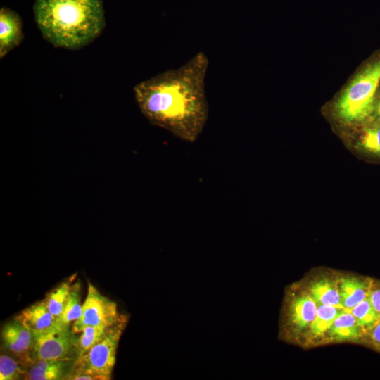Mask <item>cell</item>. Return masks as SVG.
I'll use <instances>...</instances> for the list:
<instances>
[{
	"label": "cell",
	"mask_w": 380,
	"mask_h": 380,
	"mask_svg": "<svg viewBox=\"0 0 380 380\" xmlns=\"http://www.w3.org/2000/svg\"><path fill=\"white\" fill-rule=\"evenodd\" d=\"M209 61L198 52L178 68L137 83L133 92L137 106L153 125L193 143L208 118L205 79Z\"/></svg>",
	"instance_id": "6da1fadb"
},
{
	"label": "cell",
	"mask_w": 380,
	"mask_h": 380,
	"mask_svg": "<svg viewBox=\"0 0 380 380\" xmlns=\"http://www.w3.org/2000/svg\"><path fill=\"white\" fill-rule=\"evenodd\" d=\"M33 11L43 37L55 47L81 49L106 25L102 0H35Z\"/></svg>",
	"instance_id": "7a4b0ae2"
},
{
	"label": "cell",
	"mask_w": 380,
	"mask_h": 380,
	"mask_svg": "<svg viewBox=\"0 0 380 380\" xmlns=\"http://www.w3.org/2000/svg\"><path fill=\"white\" fill-rule=\"evenodd\" d=\"M127 322V318L112 327L103 338L77 357L65 379H110L117 347Z\"/></svg>",
	"instance_id": "3957f363"
},
{
	"label": "cell",
	"mask_w": 380,
	"mask_h": 380,
	"mask_svg": "<svg viewBox=\"0 0 380 380\" xmlns=\"http://www.w3.org/2000/svg\"><path fill=\"white\" fill-rule=\"evenodd\" d=\"M380 82V60L365 68L344 90L337 103L338 115L348 122L359 121L374 110Z\"/></svg>",
	"instance_id": "277c9868"
},
{
	"label": "cell",
	"mask_w": 380,
	"mask_h": 380,
	"mask_svg": "<svg viewBox=\"0 0 380 380\" xmlns=\"http://www.w3.org/2000/svg\"><path fill=\"white\" fill-rule=\"evenodd\" d=\"M34 334L32 352L33 361L37 360L75 361L77 354L75 336L70 327L57 324L53 328Z\"/></svg>",
	"instance_id": "5b68a950"
},
{
	"label": "cell",
	"mask_w": 380,
	"mask_h": 380,
	"mask_svg": "<svg viewBox=\"0 0 380 380\" xmlns=\"http://www.w3.org/2000/svg\"><path fill=\"white\" fill-rule=\"evenodd\" d=\"M80 318L72 324V331L79 333L86 326L110 327L127 318L119 313L117 304L88 282L86 298Z\"/></svg>",
	"instance_id": "8992f818"
},
{
	"label": "cell",
	"mask_w": 380,
	"mask_h": 380,
	"mask_svg": "<svg viewBox=\"0 0 380 380\" xmlns=\"http://www.w3.org/2000/svg\"><path fill=\"white\" fill-rule=\"evenodd\" d=\"M1 338L4 347L18 357L23 367H27L33 362L34 334L18 320L15 319L4 326Z\"/></svg>",
	"instance_id": "52a82bcc"
},
{
	"label": "cell",
	"mask_w": 380,
	"mask_h": 380,
	"mask_svg": "<svg viewBox=\"0 0 380 380\" xmlns=\"http://www.w3.org/2000/svg\"><path fill=\"white\" fill-rule=\"evenodd\" d=\"M23 37L20 16L11 9L2 7L0 10V58L17 47Z\"/></svg>",
	"instance_id": "ba28073f"
},
{
	"label": "cell",
	"mask_w": 380,
	"mask_h": 380,
	"mask_svg": "<svg viewBox=\"0 0 380 380\" xmlns=\"http://www.w3.org/2000/svg\"><path fill=\"white\" fill-rule=\"evenodd\" d=\"M33 334L48 331L59 324L44 300L23 310L15 318Z\"/></svg>",
	"instance_id": "9c48e42d"
},
{
	"label": "cell",
	"mask_w": 380,
	"mask_h": 380,
	"mask_svg": "<svg viewBox=\"0 0 380 380\" xmlns=\"http://www.w3.org/2000/svg\"><path fill=\"white\" fill-rule=\"evenodd\" d=\"M74 361L37 360L25 370L24 379L27 380L65 379Z\"/></svg>",
	"instance_id": "30bf717a"
},
{
	"label": "cell",
	"mask_w": 380,
	"mask_h": 380,
	"mask_svg": "<svg viewBox=\"0 0 380 380\" xmlns=\"http://www.w3.org/2000/svg\"><path fill=\"white\" fill-rule=\"evenodd\" d=\"M318 304L310 293L296 296L290 303L289 321L298 331L310 328L317 314Z\"/></svg>",
	"instance_id": "8fae6325"
},
{
	"label": "cell",
	"mask_w": 380,
	"mask_h": 380,
	"mask_svg": "<svg viewBox=\"0 0 380 380\" xmlns=\"http://www.w3.org/2000/svg\"><path fill=\"white\" fill-rule=\"evenodd\" d=\"M337 284L341 303L348 310L367 298L372 291L370 281L357 277L343 278Z\"/></svg>",
	"instance_id": "7c38bea8"
},
{
	"label": "cell",
	"mask_w": 380,
	"mask_h": 380,
	"mask_svg": "<svg viewBox=\"0 0 380 380\" xmlns=\"http://www.w3.org/2000/svg\"><path fill=\"white\" fill-rule=\"evenodd\" d=\"M362 331L350 310H345L336 318L327 334L331 339L348 341L358 338Z\"/></svg>",
	"instance_id": "4fadbf2b"
},
{
	"label": "cell",
	"mask_w": 380,
	"mask_h": 380,
	"mask_svg": "<svg viewBox=\"0 0 380 380\" xmlns=\"http://www.w3.org/2000/svg\"><path fill=\"white\" fill-rule=\"evenodd\" d=\"M309 292L317 304L329 305L346 310L341 303L337 283L327 279L319 280L312 284Z\"/></svg>",
	"instance_id": "5bb4252c"
},
{
	"label": "cell",
	"mask_w": 380,
	"mask_h": 380,
	"mask_svg": "<svg viewBox=\"0 0 380 380\" xmlns=\"http://www.w3.org/2000/svg\"><path fill=\"white\" fill-rule=\"evenodd\" d=\"M345 310H348L318 304L316 316L309 328L310 334L317 338L327 334L336 318Z\"/></svg>",
	"instance_id": "9a60e30c"
},
{
	"label": "cell",
	"mask_w": 380,
	"mask_h": 380,
	"mask_svg": "<svg viewBox=\"0 0 380 380\" xmlns=\"http://www.w3.org/2000/svg\"><path fill=\"white\" fill-rule=\"evenodd\" d=\"M71 281H63L46 293L43 299L51 314L58 319L65 309L72 285Z\"/></svg>",
	"instance_id": "2e32d148"
},
{
	"label": "cell",
	"mask_w": 380,
	"mask_h": 380,
	"mask_svg": "<svg viewBox=\"0 0 380 380\" xmlns=\"http://www.w3.org/2000/svg\"><path fill=\"white\" fill-rule=\"evenodd\" d=\"M80 282L72 285L71 290L63 312V314L58 319L59 324L70 327V324L77 321L82 314V304L81 303Z\"/></svg>",
	"instance_id": "e0dca14e"
},
{
	"label": "cell",
	"mask_w": 380,
	"mask_h": 380,
	"mask_svg": "<svg viewBox=\"0 0 380 380\" xmlns=\"http://www.w3.org/2000/svg\"><path fill=\"white\" fill-rule=\"evenodd\" d=\"M111 327L86 326L82 328L79 332L80 336L77 338L75 337V341L77 357L82 355L94 344L103 338Z\"/></svg>",
	"instance_id": "ac0fdd59"
},
{
	"label": "cell",
	"mask_w": 380,
	"mask_h": 380,
	"mask_svg": "<svg viewBox=\"0 0 380 380\" xmlns=\"http://www.w3.org/2000/svg\"><path fill=\"white\" fill-rule=\"evenodd\" d=\"M350 312L363 330H370L380 320V315L374 309L369 298L354 306Z\"/></svg>",
	"instance_id": "d6986e66"
},
{
	"label": "cell",
	"mask_w": 380,
	"mask_h": 380,
	"mask_svg": "<svg viewBox=\"0 0 380 380\" xmlns=\"http://www.w3.org/2000/svg\"><path fill=\"white\" fill-rule=\"evenodd\" d=\"M25 369L20 362L13 357L1 355L0 356V379L15 380L18 379L21 375H24Z\"/></svg>",
	"instance_id": "ffe728a7"
},
{
	"label": "cell",
	"mask_w": 380,
	"mask_h": 380,
	"mask_svg": "<svg viewBox=\"0 0 380 380\" xmlns=\"http://www.w3.org/2000/svg\"><path fill=\"white\" fill-rule=\"evenodd\" d=\"M361 144L367 151L380 153V127L367 129L361 138Z\"/></svg>",
	"instance_id": "44dd1931"
},
{
	"label": "cell",
	"mask_w": 380,
	"mask_h": 380,
	"mask_svg": "<svg viewBox=\"0 0 380 380\" xmlns=\"http://www.w3.org/2000/svg\"><path fill=\"white\" fill-rule=\"evenodd\" d=\"M368 298L374 309L380 315V288L371 291Z\"/></svg>",
	"instance_id": "7402d4cb"
},
{
	"label": "cell",
	"mask_w": 380,
	"mask_h": 380,
	"mask_svg": "<svg viewBox=\"0 0 380 380\" xmlns=\"http://www.w3.org/2000/svg\"><path fill=\"white\" fill-rule=\"evenodd\" d=\"M371 338L374 343L380 348V320L371 329Z\"/></svg>",
	"instance_id": "603a6c76"
},
{
	"label": "cell",
	"mask_w": 380,
	"mask_h": 380,
	"mask_svg": "<svg viewBox=\"0 0 380 380\" xmlns=\"http://www.w3.org/2000/svg\"><path fill=\"white\" fill-rule=\"evenodd\" d=\"M377 119L380 120V95L378 100L374 103V110Z\"/></svg>",
	"instance_id": "cb8c5ba5"
}]
</instances>
